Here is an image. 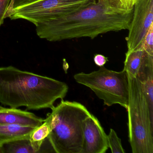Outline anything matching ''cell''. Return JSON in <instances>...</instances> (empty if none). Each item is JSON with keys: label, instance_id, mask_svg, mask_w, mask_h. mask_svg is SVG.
<instances>
[{"label": "cell", "instance_id": "obj_1", "mask_svg": "<svg viewBox=\"0 0 153 153\" xmlns=\"http://www.w3.org/2000/svg\"><path fill=\"white\" fill-rule=\"evenodd\" d=\"M133 11L117 8L107 0H97L77 11L40 23L36 31L40 38L51 42L93 39L109 32L128 30Z\"/></svg>", "mask_w": 153, "mask_h": 153}, {"label": "cell", "instance_id": "obj_2", "mask_svg": "<svg viewBox=\"0 0 153 153\" xmlns=\"http://www.w3.org/2000/svg\"><path fill=\"white\" fill-rule=\"evenodd\" d=\"M68 89L66 83L51 78L12 66L0 68V103L12 108L51 109L56 100H63Z\"/></svg>", "mask_w": 153, "mask_h": 153}, {"label": "cell", "instance_id": "obj_3", "mask_svg": "<svg viewBox=\"0 0 153 153\" xmlns=\"http://www.w3.org/2000/svg\"><path fill=\"white\" fill-rule=\"evenodd\" d=\"M51 110L47 115L51 126L48 139L55 153H81L83 122L92 114L80 103L63 100Z\"/></svg>", "mask_w": 153, "mask_h": 153}, {"label": "cell", "instance_id": "obj_4", "mask_svg": "<svg viewBox=\"0 0 153 153\" xmlns=\"http://www.w3.org/2000/svg\"><path fill=\"white\" fill-rule=\"evenodd\" d=\"M128 80V127L129 140L133 153H153V117L143 91L137 78Z\"/></svg>", "mask_w": 153, "mask_h": 153}, {"label": "cell", "instance_id": "obj_5", "mask_svg": "<svg viewBox=\"0 0 153 153\" xmlns=\"http://www.w3.org/2000/svg\"><path fill=\"white\" fill-rule=\"evenodd\" d=\"M74 79L80 85L89 88L97 96L103 101L104 105L111 106L119 104L127 110L128 105L129 90L126 71L111 70L100 67L89 73H77Z\"/></svg>", "mask_w": 153, "mask_h": 153}, {"label": "cell", "instance_id": "obj_6", "mask_svg": "<svg viewBox=\"0 0 153 153\" xmlns=\"http://www.w3.org/2000/svg\"><path fill=\"white\" fill-rule=\"evenodd\" d=\"M96 2V0H39L15 10L8 18L11 20H27L36 26L77 11Z\"/></svg>", "mask_w": 153, "mask_h": 153}, {"label": "cell", "instance_id": "obj_7", "mask_svg": "<svg viewBox=\"0 0 153 153\" xmlns=\"http://www.w3.org/2000/svg\"><path fill=\"white\" fill-rule=\"evenodd\" d=\"M152 25L153 0H136L126 38L128 51L141 49L144 38Z\"/></svg>", "mask_w": 153, "mask_h": 153}, {"label": "cell", "instance_id": "obj_8", "mask_svg": "<svg viewBox=\"0 0 153 153\" xmlns=\"http://www.w3.org/2000/svg\"><path fill=\"white\" fill-rule=\"evenodd\" d=\"M83 145L80 153H105L109 148L107 135L98 119L91 114L83 123Z\"/></svg>", "mask_w": 153, "mask_h": 153}, {"label": "cell", "instance_id": "obj_9", "mask_svg": "<svg viewBox=\"0 0 153 153\" xmlns=\"http://www.w3.org/2000/svg\"><path fill=\"white\" fill-rule=\"evenodd\" d=\"M123 70L128 76L137 78L142 81L149 72L153 71V56L142 49L128 51Z\"/></svg>", "mask_w": 153, "mask_h": 153}, {"label": "cell", "instance_id": "obj_10", "mask_svg": "<svg viewBox=\"0 0 153 153\" xmlns=\"http://www.w3.org/2000/svg\"><path fill=\"white\" fill-rule=\"evenodd\" d=\"M45 119L33 113L18 108H6L0 105V125H20L37 128Z\"/></svg>", "mask_w": 153, "mask_h": 153}, {"label": "cell", "instance_id": "obj_11", "mask_svg": "<svg viewBox=\"0 0 153 153\" xmlns=\"http://www.w3.org/2000/svg\"><path fill=\"white\" fill-rule=\"evenodd\" d=\"M36 128L13 124L0 125V145L17 140L30 137Z\"/></svg>", "mask_w": 153, "mask_h": 153}, {"label": "cell", "instance_id": "obj_12", "mask_svg": "<svg viewBox=\"0 0 153 153\" xmlns=\"http://www.w3.org/2000/svg\"><path fill=\"white\" fill-rule=\"evenodd\" d=\"M51 131V126L48 117L40 126L35 129L30 136L31 144L36 153H47L46 145L44 142L48 138Z\"/></svg>", "mask_w": 153, "mask_h": 153}, {"label": "cell", "instance_id": "obj_13", "mask_svg": "<svg viewBox=\"0 0 153 153\" xmlns=\"http://www.w3.org/2000/svg\"><path fill=\"white\" fill-rule=\"evenodd\" d=\"M33 153L36 151L31 144L30 137L3 143L1 146L0 153Z\"/></svg>", "mask_w": 153, "mask_h": 153}, {"label": "cell", "instance_id": "obj_14", "mask_svg": "<svg viewBox=\"0 0 153 153\" xmlns=\"http://www.w3.org/2000/svg\"><path fill=\"white\" fill-rule=\"evenodd\" d=\"M140 82L142 83L150 114L153 117V71L149 72Z\"/></svg>", "mask_w": 153, "mask_h": 153}, {"label": "cell", "instance_id": "obj_15", "mask_svg": "<svg viewBox=\"0 0 153 153\" xmlns=\"http://www.w3.org/2000/svg\"><path fill=\"white\" fill-rule=\"evenodd\" d=\"M108 146L112 153H125V151L122 145L121 140L113 129H110L107 135Z\"/></svg>", "mask_w": 153, "mask_h": 153}, {"label": "cell", "instance_id": "obj_16", "mask_svg": "<svg viewBox=\"0 0 153 153\" xmlns=\"http://www.w3.org/2000/svg\"><path fill=\"white\" fill-rule=\"evenodd\" d=\"M141 49L148 54L153 56V25L151 26L144 38Z\"/></svg>", "mask_w": 153, "mask_h": 153}, {"label": "cell", "instance_id": "obj_17", "mask_svg": "<svg viewBox=\"0 0 153 153\" xmlns=\"http://www.w3.org/2000/svg\"><path fill=\"white\" fill-rule=\"evenodd\" d=\"M107 1L117 8L130 11L133 10L135 0H107Z\"/></svg>", "mask_w": 153, "mask_h": 153}, {"label": "cell", "instance_id": "obj_18", "mask_svg": "<svg viewBox=\"0 0 153 153\" xmlns=\"http://www.w3.org/2000/svg\"><path fill=\"white\" fill-rule=\"evenodd\" d=\"M38 1L39 0H12L9 6L6 18H8L10 14L15 10L32 4Z\"/></svg>", "mask_w": 153, "mask_h": 153}, {"label": "cell", "instance_id": "obj_19", "mask_svg": "<svg viewBox=\"0 0 153 153\" xmlns=\"http://www.w3.org/2000/svg\"><path fill=\"white\" fill-rule=\"evenodd\" d=\"M10 0H0V26L4 23Z\"/></svg>", "mask_w": 153, "mask_h": 153}, {"label": "cell", "instance_id": "obj_20", "mask_svg": "<svg viewBox=\"0 0 153 153\" xmlns=\"http://www.w3.org/2000/svg\"><path fill=\"white\" fill-rule=\"evenodd\" d=\"M95 64L98 66L101 67L104 66L106 62L108 61V58L105 57L104 55L100 54H97L94 55V59Z\"/></svg>", "mask_w": 153, "mask_h": 153}, {"label": "cell", "instance_id": "obj_21", "mask_svg": "<svg viewBox=\"0 0 153 153\" xmlns=\"http://www.w3.org/2000/svg\"><path fill=\"white\" fill-rule=\"evenodd\" d=\"M11 1H12V0H10V2H11Z\"/></svg>", "mask_w": 153, "mask_h": 153}, {"label": "cell", "instance_id": "obj_22", "mask_svg": "<svg viewBox=\"0 0 153 153\" xmlns=\"http://www.w3.org/2000/svg\"><path fill=\"white\" fill-rule=\"evenodd\" d=\"M0 151H1V145H0Z\"/></svg>", "mask_w": 153, "mask_h": 153}, {"label": "cell", "instance_id": "obj_23", "mask_svg": "<svg viewBox=\"0 0 153 153\" xmlns=\"http://www.w3.org/2000/svg\"><path fill=\"white\" fill-rule=\"evenodd\" d=\"M136 0H135V1H136Z\"/></svg>", "mask_w": 153, "mask_h": 153}]
</instances>
